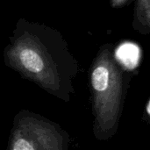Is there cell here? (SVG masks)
<instances>
[{"label": "cell", "mask_w": 150, "mask_h": 150, "mask_svg": "<svg viewBox=\"0 0 150 150\" xmlns=\"http://www.w3.org/2000/svg\"><path fill=\"white\" fill-rule=\"evenodd\" d=\"M130 81V72L117 59L113 45L101 46L90 69L92 131L98 141L117 134Z\"/></svg>", "instance_id": "cell-2"}, {"label": "cell", "mask_w": 150, "mask_h": 150, "mask_svg": "<svg viewBox=\"0 0 150 150\" xmlns=\"http://www.w3.org/2000/svg\"><path fill=\"white\" fill-rule=\"evenodd\" d=\"M132 25L138 33L142 35H149L150 0H136Z\"/></svg>", "instance_id": "cell-4"}, {"label": "cell", "mask_w": 150, "mask_h": 150, "mask_svg": "<svg viewBox=\"0 0 150 150\" xmlns=\"http://www.w3.org/2000/svg\"><path fill=\"white\" fill-rule=\"evenodd\" d=\"M5 65L54 98L69 103L79 72L77 60L62 35L39 23L20 18L4 51Z\"/></svg>", "instance_id": "cell-1"}, {"label": "cell", "mask_w": 150, "mask_h": 150, "mask_svg": "<svg viewBox=\"0 0 150 150\" xmlns=\"http://www.w3.org/2000/svg\"><path fill=\"white\" fill-rule=\"evenodd\" d=\"M143 120L145 122L150 124V98L148 100L143 112Z\"/></svg>", "instance_id": "cell-6"}, {"label": "cell", "mask_w": 150, "mask_h": 150, "mask_svg": "<svg viewBox=\"0 0 150 150\" xmlns=\"http://www.w3.org/2000/svg\"><path fill=\"white\" fill-rule=\"evenodd\" d=\"M132 0H109L110 5L114 9H120L127 5Z\"/></svg>", "instance_id": "cell-5"}, {"label": "cell", "mask_w": 150, "mask_h": 150, "mask_svg": "<svg viewBox=\"0 0 150 150\" xmlns=\"http://www.w3.org/2000/svg\"><path fill=\"white\" fill-rule=\"evenodd\" d=\"M70 136L58 123L28 110L14 117L6 150H69Z\"/></svg>", "instance_id": "cell-3"}]
</instances>
